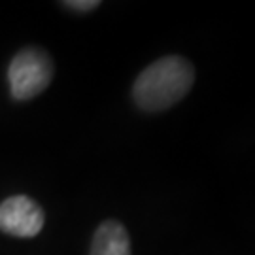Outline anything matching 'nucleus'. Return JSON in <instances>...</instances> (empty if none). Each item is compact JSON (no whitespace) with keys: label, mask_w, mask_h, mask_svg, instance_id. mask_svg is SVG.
Instances as JSON below:
<instances>
[{"label":"nucleus","mask_w":255,"mask_h":255,"mask_svg":"<svg viewBox=\"0 0 255 255\" xmlns=\"http://www.w3.org/2000/svg\"><path fill=\"white\" fill-rule=\"evenodd\" d=\"M44 210L25 195L9 197L0 204V231L11 237H36L44 229Z\"/></svg>","instance_id":"3"},{"label":"nucleus","mask_w":255,"mask_h":255,"mask_svg":"<svg viewBox=\"0 0 255 255\" xmlns=\"http://www.w3.org/2000/svg\"><path fill=\"white\" fill-rule=\"evenodd\" d=\"M195 70L189 61L168 55L149 64L132 87L136 104L146 112H161L180 102L191 89Z\"/></svg>","instance_id":"1"},{"label":"nucleus","mask_w":255,"mask_h":255,"mask_svg":"<svg viewBox=\"0 0 255 255\" xmlns=\"http://www.w3.org/2000/svg\"><path fill=\"white\" fill-rule=\"evenodd\" d=\"M91 255H130L127 229L114 219L104 221L93 237Z\"/></svg>","instance_id":"4"},{"label":"nucleus","mask_w":255,"mask_h":255,"mask_svg":"<svg viewBox=\"0 0 255 255\" xmlns=\"http://www.w3.org/2000/svg\"><path fill=\"white\" fill-rule=\"evenodd\" d=\"M66 6L76 9H91L95 6H99V2H95V0H91V2H66Z\"/></svg>","instance_id":"5"},{"label":"nucleus","mask_w":255,"mask_h":255,"mask_svg":"<svg viewBox=\"0 0 255 255\" xmlns=\"http://www.w3.org/2000/svg\"><path fill=\"white\" fill-rule=\"evenodd\" d=\"M53 78V64L46 51L28 47L9 63V91L15 101H28L46 89Z\"/></svg>","instance_id":"2"}]
</instances>
